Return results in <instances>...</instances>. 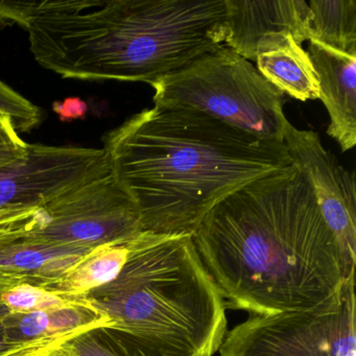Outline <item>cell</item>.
<instances>
[{
    "label": "cell",
    "mask_w": 356,
    "mask_h": 356,
    "mask_svg": "<svg viewBox=\"0 0 356 356\" xmlns=\"http://www.w3.org/2000/svg\"><path fill=\"white\" fill-rule=\"evenodd\" d=\"M193 241L226 308L252 314L331 309L355 278V260L293 164L218 204Z\"/></svg>",
    "instance_id": "cell-1"
},
{
    "label": "cell",
    "mask_w": 356,
    "mask_h": 356,
    "mask_svg": "<svg viewBox=\"0 0 356 356\" xmlns=\"http://www.w3.org/2000/svg\"><path fill=\"white\" fill-rule=\"evenodd\" d=\"M103 149L143 232L160 235L193 236L229 195L293 165L284 143L195 110L157 105L107 133Z\"/></svg>",
    "instance_id": "cell-2"
},
{
    "label": "cell",
    "mask_w": 356,
    "mask_h": 356,
    "mask_svg": "<svg viewBox=\"0 0 356 356\" xmlns=\"http://www.w3.org/2000/svg\"><path fill=\"white\" fill-rule=\"evenodd\" d=\"M225 0H49L37 63L67 80L151 85L222 44Z\"/></svg>",
    "instance_id": "cell-3"
},
{
    "label": "cell",
    "mask_w": 356,
    "mask_h": 356,
    "mask_svg": "<svg viewBox=\"0 0 356 356\" xmlns=\"http://www.w3.org/2000/svg\"><path fill=\"white\" fill-rule=\"evenodd\" d=\"M109 330L175 356H213L227 330L226 306L191 235L139 233L109 284L89 293Z\"/></svg>",
    "instance_id": "cell-4"
},
{
    "label": "cell",
    "mask_w": 356,
    "mask_h": 356,
    "mask_svg": "<svg viewBox=\"0 0 356 356\" xmlns=\"http://www.w3.org/2000/svg\"><path fill=\"white\" fill-rule=\"evenodd\" d=\"M151 86L155 105L195 110L262 140L284 143V95L224 44Z\"/></svg>",
    "instance_id": "cell-5"
},
{
    "label": "cell",
    "mask_w": 356,
    "mask_h": 356,
    "mask_svg": "<svg viewBox=\"0 0 356 356\" xmlns=\"http://www.w3.org/2000/svg\"><path fill=\"white\" fill-rule=\"evenodd\" d=\"M355 278L337 307L248 320L225 334L220 356H356Z\"/></svg>",
    "instance_id": "cell-6"
},
{
    "label": "cell",
    "mask_w": 356,
    "mask_h": 356,
    "mask_svg": "<svg viewBox=\"0 0 356 356\" xmlns=\"http://www.w3.org/2000/svg\"><path fill=\"white\" fill-rule=\"evenodd\" d=\"M44 222L30 236L92 250L124 243L143 232L136 206L111 170L58 195L42 207Z\"/></svg>",
    "instance_id": "cell-7"
},
{
    "label": "cell",
    "mask_w": 356,
    "mask_h": 356,
    "mask_svg": "<svg viewBox=\"0 0 356 356\" xmlns=\"http://www.w3.org/2000/svg\"><path fill=\"white\" fill-rule=\"evenodd\" d=\"M108 170L104 149L30 143L24 158L0 165V210L43 207Z\"/></svg>",
    "instance_id": "cell-8"
},
{
    "label": "cell",
    "mask_w": 356,
    "mask_h": 356,
    "mask_svg": "<svg viewBox=\"0 0 356 356\" xmlns=\"http://www.w3.org/2000/svg\"><path fill=\"white\" fill-rule=\"evenodd\" d=\"M283 137L291 162L314 191L325 222L356 261L355 174L323 147L318 133L295 128L287 120Z\"/></svg>",
    "instance_id": "cell-9"
},
{
    "label": "cell",
    "mask_w": 356,
    "mask_h": 356,
    "mask_svg": "<svg viewBox=\"0 0 356 356\" xmlns=\"http://www.w3.org/2000/svg\"><path fill=\"white\" fill-rule=\"evenodd\" d=\"M222 44L248 61L293 37L302 45L312 37L310 9L302 0H225Z\"/></svg>",
    "instance_id": "cell-10"
},
{
    "label": "cell",
    "mask_w": 356,
    "mask_h": 356,
    "mask_svg": "<svg viewBox=\"0 0 356 356\" xmlns=\"http://www.w3.org/2000/svg\"><path fill=\"white\" fill-rule=\"evenodd\" d=\"M308 54L318 74L320 99L328 111L327 134L341 151L356 145V55L310 39Z\"/></svg>",
    "instance_id": "cell-11"
},
{
    "label": "cell",
    "mask_w": 356,
    "mask_h": 356,
    "mask_svg": "<svg viewBox=\"0 0 356 356\" xmlns=\"http://www.w3.org/2000/svg\"><path fill=\"white\" fill-rule=\"evenodd\" d=\"M90 251L28 235L0 243V268L24 277L31 284L47 287L59 280Z\"/></svg>",
    "instance_id": "cell-12"
},
{
    "label": "cell",
    "mask_w": 356,
    "mask_h": 356,
    "mask_svg": "<svg viewBox=\"0 0 356 356\" xmlns=\"http://www.w3.org/2000/svg\"><path fill=\"white\" fill-rule=\"evenodd\" d=\"M259 74L283 95L306 102L320 99L318 74L309 54L293 37L256 58Z\"/></svg>",
    "instance_id": "cell-13"
},
{
    "label": "cell",
    "mask_w": 356,
    "mask_h": 356,
    "mask_svg": "<svg viewBox=\"0 0 356 356\" xmlns=\"http://www.w3.org/2000/svg\"><path fill=\"white\" fill-rule=\"evenodd\" d=\"M5 324L10 339L18 345L72 331L93 332L110 329L109 318L101 314L93 304L92 306H72L22 314L8 312Z\"/></svg>",
    "instance_id": "cell-14"
},
{
    "label": "cell",
    "mask_w": 356,
    "mask_h": 356,
    "mask_svg": "<svg viewBox=\"0 0 356 356\" xmlns=\"http://www.w3.org/2000/svg\"><path fill=\"white\" fill-rule=\"evenodd\" d=\"M127 258L128 241L101 245L91 250L72 270L44 289L68 295H89L115 280Z\"/></svg>",
    "instance_id": "cell-15"
},
{
    "label": "cell",
    "mask_w": 356,
    "mask_h": 356,
    "mask_svg": "<svg viewBox=\"0 0 356 356\" xmlns=\"http://www.w3.org/2000/svg\"><path fill=\"white\" fill-rule=\"evenodd\" d=\"M307 5L312 14L310 39L356 55L355 0H312Z\"/></svg>",
    "instance_id": "cell-16"
},
{
    "label": "cell",
    "mask_w": 356,
    "mask_h": 356,
    "mask_svg": "<svg viewBox=\"0 0 356 356\" xmlns=\"http://www.w3.org/2000/svg\"><path fill=\"white\" fill-rule=\"evenodd\" d=\"M0 304L10 314H22L72 306H92V301L89 295H68L24 282L1 291Z\"/></svg>",
    "instance_id": "cell-17"
},
{
    "label": "cell",
    "mask_w": 356,
    "mask_h": 356,
    "mask_svg": "<svg viewBox=\"0 0 356 356\" xmlns=\"http://www.w3.org/2000/svg\"><path fill=\"white\" fill-rule=\"evenodd\" d=\"M0 115L13 122L18 133L34 130L42 122V111L32 102L22 97L0 80Z\"/></svg>",
    "instance_id": "cell-18"
},
{
    "label": "cell",
    "mask_w": 356,
    "mask_h": 356,
    "mask_svg": "<svg viewBox=\"0 0 356 356\" xmlns=\"http://www.w3.org/2000/svg\"><path fill=\"white\" fill-rule=\"evenodd\" d=\"M44 222L41 208L0 210V243L28 236Z\"/></svg>",
    "instance_id": "cell-19"
},
{
    "label": "cell",
    "mask_w": 356,
    "mask_h": 356,
    "mask_svg": "<svg viewBox=\"0 0 356 356\" xmlns=\"http://www.w3.org/2000/svg\"><path fill=\"white\" fill-rule=\"evenodd\" d=\"M87 331H72L58 337H45L20 343L0 356H78L72 341Z\"/></svg>",
    "instance_id": "cell-20"
},
{
    "label": "cell",
    "mask_w": 356,
    "mask_h": 356,
    "mask_svg": "<svg viewBox=\"0 0 356 356\" xmlns=\"http://www.w3.org/2000/svg\"><path fill=\"white\" fill-rule=\"evenodd\" d=\"M30 143L20 137L13 122L0 115V165H8L24 158Z\"/></svg>",
    "instance_id": "cell-21"
},
{
    "label": "cell",
    "mask_w": 356,
    "mask_h": 356,
    "mask_svg": "<svg viewBox=\"0 0 356 356\" xmlns=\"http://www.w3.org/2000/svg\"><path fill=\"white\" fill-rule=\"evenodd\" d=\"M7 314L8 310L0 304V354L5 353L8 350L18 346V343H14L10 339L9 333H8L7 327L5 324V318Z\"/></svg>",
    "instance_id": "cell-22"
},
{
    "label": "cell",
    "mask_w": 356,
    "mask_h": 356,
    "mask_svg": "<svg viewBox=\"0 0 356 356\" xmlns=\"http://www.w3.org/2000/svg\"><path fill=\"white\" fill-rule=\"evenodd\" d=\"M24 282L28 283V280L24 277L0 268V293Z\"/></svg>",
    "instance_id": "cell-23"
}]
</instances>
